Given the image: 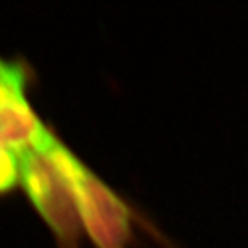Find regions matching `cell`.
Instances as JSON below:
<instances>
[{
	"label": "cell",
	"instance_id": "cell-1",
	"mask_svg": "<svg viewBox=\"0 0 248 248\" xmlns=\"http://www.w3.org/2000/svg\"><path fill=\"white\" fill-rule=\"evenodd\" d=\"M57 160L76 195L84 235L93 248H134L137 227L145 224L140 211L97 174L60 137L53 147Z\"/></svg>",
	"mask_w": 248,
	"mask_h": 248
},
{
	"label": "cell",
	"instance_id": "cell-2",
	"mask_svg": "<svg viewBox=\"0 0 248 248\" xmlns=\"http://www.w3.org/2000/svg\"><path fill=\"white\" fill-rule=\"evenodd\" d=\"M55 143L47 150L21 153L19 188L52 234L57 248H82L84 229L76 195L66 172L55 156Z\"/></svg>",
	"mask_w": 248,
	"mask_h": 248
},
{
	"label": "cell",
	"instance_id": "cell-3",
	"mask_svg": "<svg viewBox=\"0 0 248 248\" xmlns=\"http://www.w3.org/2000/svg\"><path fill=\"white\" fill-rule=\"evenodd\" d=\"M36 69L23 57L0 53V148L15 153L47 150L60 136L31 100Z\"/></svg>",
	"mask_w": 248,
	"mask_h": 248
},
{
	"label": "cell",
	"instance_id": "cell-4",
	"mask_svg": "<svg viewBox=\"0 0 248 248\" xmlns=\"http://www.w3.org/2000/svg\"><path fill=\"white\" fill-rule=\"evenodd\" d=\"M21 187V155L0 148V198L13 195Z\"/></svg>",
	"mask_w": 248,
	"mask_h": 248
}]
</instances>
